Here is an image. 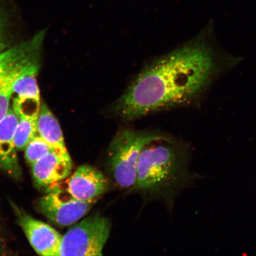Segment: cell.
Instances as JSON below:
<instances>
[{
	"mask_svg": "<svg viewBox=\"0 0 256 256\" xmlns=\"http://www.w3.org/2000/svg\"><path fill=\"white\" fill-rule=\"evenodd\" d=\"M242 60L220 46L210 21L193 39L144 69L111 110L129 121L168 108L200 104L214 83Z\"/></svg>",
	"mask_w": 256,
	"mask_h": 256,
	"instance_id": "1",
	"label": "cell"
},
{
	"mask_svg": "<svg viewBox=\"0 0 256 256\" xmlns=\"http://www.w3.org/2000/svg\"><path fill=\"white\" fill-rule=\"evenodd\" d=\"M162 135L144 146L138 162L132 190L158 192L170 186L180 168L177 151Z\"/></svg>",
	"mask_w": 256,
	"mask_h": 256,
	"instance_id": "2",
	"label": "cell"
},
{
	"mask_svg": "<svg viewBox=\"0 0 256 256\" xmlns=\"http://www.w3.org/2000/svg\"><path fill=\"white\" fill-rule=\"evenodd\" d=\"M162 136L131 129L121 130L116 134L108 147L106 163L115 183L122 188H133L142 150L147 144Z\"/></svg>",
	"mask_w": 256,
	"mask_h": 256,
	"instance_id": "3",
	"label": "cell"
},
{
	"mask_svg": "<svg viewBox=\"0 0 256 256\" xmlns=\"http://www.w3.org/2000/svg\"><path fill=\"white\" fill-rule=\"evenodd\" d=\"M111 222L100 214H92L75 224L62 236L59 256H102L110 236Z\"/></svg>",
	"mask_w": 256,
	"mask_h": 256,
	"instance_id": "4",
	"label": "cell"
},
{
	"mask_svg": "<svg viewBox=\"0 0 256 256\" xmlns=\"http://www.w3.org/2000/svg\"><path fill=\"white\" fill-rule=\"evenodd\" d=\"M96 203V200L82 201L68 192L52 188L38 202V209L54 225L64 227L72 225L82 218Z\"/></svg>",
	"mask_w": 256,
	"mask_h": 256,
	"instance_id": "5",
	"label": "cell"
},
{
	"mask_svg": "<svg viewBox=\"0 0 256 256\" xmlns=\"http://www.w3.org/2000/svg\"><path fill=\"white\" fill-rule=\"evenodd\" d=\"M55 187L62 188L76 200L91 201L97 200L108 190L110 182L99 170L84 164L52 188Z\"/></svg>",
	"mask_w": 256,
	"mask_h": 256,
	"instance_id": "6",
	"label": "cell"
},
{
	"mask_svg": "<svg viewBox=\"0 0 256 256\" xmlns=\"http://www.w3.org/2000/svg\"><path fill=\"white\" fill-rule=\"evenodd\" d=\"M12 204L18 223L34 252L43 256H59L62 236L49 224L34 218L15 204Z\"/></svg>",
	"mask_w": 256,
	"mask_h": 256,
	"instance_id": "7",
	"label": "cell"
},
{
	"mask_svg": "<svg viewBox=\"0 0 256 256\" xmlns=\"http://www.w3.org/2000/svg\"><path fill=\"white\" fill-rule=\"evenodd\" d=\"M72 162L68 151L56 150L31 166L32 177L38 187L52 188L72 174Z\"/></svg>",
	"mask_w": 256,
	"mask_h": 256,
	"instance_id": "8",
	"label": "cell"
},
{
	"mask_svg": "<svg viewBox=\"0 0 256 256\" xmlns=\"http://www.w3.org/2000/svg\"><path fill=\"white\" fill-rule=\"evenodd\" d=\"M44 34V31L39 32L32 39L0 52V83L12 74L38 64Z\"/></svg>",
	"mask_w": 256,
	"mask_h": 256,
	"instance_id": "9",
	"label": "cell"
},
{
	"mask_svg": "<svg viewBox=\"0 0 256 256\" xmlns=\"http://www.w3.org/2000/svg\"><path fill=\"white\" fill-rule=\"evenodd\" d=\"M18 123V116L12 108L0 121V171L18 180L22 174L14 140Z\"/></svg>",
	"mask_w": 256,
	"mask_h": 256,
	"instance_id": "10",
	"label": "cell"
},
{
	"mask_svg": "<svg viewBox=\"0 0 256 256\" xmlns=\"http://www.w3.org/2000/svg\"><path fill=\"white\" fill-rule=\"evenodd\" d=\"M38 136L54 148L67 151L62 128L56 117L46 104L40 106L38 118Z\"/></svg>",
	"mask_w": 256,
	"mask_h": 256,
	"instance_id": "11",
	"label": "cell"
},
{
	"mask_svg": "<svg viewBox=\"0 0 256 256\" xmlns=\"http://www.w3.org/2000/svg\"><path fill=\"white\" fill-rule=\"evenodd\" d=\"M38 68V64H33L19 74L12 86V95H15L14 98L40 100L36 78Z\"/></svg>",
	"mask_w": 256,
	"mask_h": 256,
	"instance_id": "12",
	"label": "cell"
},
{
	"mask_svg": "<svg viewBox=\"0 0 256 256\" xmlns=\"http://www.w3.org/2000/svg\"><path fill=\"white\" fill-rule=\"evenodd\" d=\"M39 115H21L15 132V144L18 151H23L28 144L38 136V118Z\"/></svg>",
	"mask_w": 256,
	"mask_h": 256,
	"instance_id": "13",
	"label": "cell"
},
{
	"mask_svg": "<svg viewBox=\"0 0 256 256\" xmlns=\"http://www.w3.org/2000/svg\"><path fill=\"white\" fill-rule=\"evenodd\" d=\"M56 150H59L54 148L42 138L37 136L34 138L26 146L24 150V158L28 164L32 166L48 153Z\"/></svg>",
	"mask_w": 256,
	"mask_h": 256,
	"instance_id": "14",
	"label": "cell"
},
{
	"mask_svg": "<svg viewBox=\"0 0 256 256\" xmlns=\"http://www.w3.org/2000/svg\"><path fill=\"white\" fill-rule=\"evenodd\" d=\"M22 70L8 76L0 83V121L6 116L10 108V103L12 97V86Z\"/></svg>",
	"mask_w": 256,
	"mask_h": 256,
	"instance_id": "15",
	"label": "cell"
},
{
	"mask_svg": "<svg viewBox=\"0 0 256 256\" xmlns=\"http://www.w3.org/2000/svg\"><path fill=\"white\" fill-rule=\"evenodd\" d=\"M7 22L5 14L0 9V52L10 48Z\"/></svg>",
	"mask_w": 256,
	"mask_h": 256,
	"instance_id": "16",
	"label": "cell"
},
{
	"mask_svg": "<svg viewBox=\"0 0 256 256\" xmlns=\"http://www.w3.org/2000/svg\"><path fill=\"white\" fill-rule=\"evenodd\" d=\"M8 248L6 247L5 242L3 241L2 236H0V255L8 254Z\"/></svg>",
	"mask_w": 256,
	"mask_h": 256,
	"instance_id": "17",
	"label": "cell"
}]
</instances>
